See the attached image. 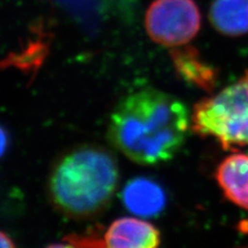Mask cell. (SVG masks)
<instances>
[{
  "label": "cell",
  "mask_w": 248,
  "mask_h": 248,
  "mask_svg": "<svg viewBox=\"0 0 248 248\" xmlns=\"http://www.w3.org/2000/svg\"><path fill=\"white\" fill-rule=\"evenodd\" d=\"M189 130L188 111L173 95L144 89L124 97L108 121V138L137 164L152 166L172 159Z\"/></svg>",
  "instance_id": "6da1fadb"
},
{
  "label": "cell",
  "mask_w": 248,
  "mask_h": 248,
  "mask_svg": "<svg viewBox=\"0 0 248 248\" xmlns=\"http://www.w3.org/2000/svg\"><path fill=\"white\" fill-rule=\"evenodd\" d=\"M119 180L113 154L95 146L67 152L53 168L50 196L58 210L75 218H89L108 207Z\"/></svg>",
  "instance_id": "7a4b0ae2"
},
{
  "label": "cell",
  "mask_w": 248,
  "mask_h": 248,
  "mask_svg": "<svg viewBox=\"0 0 248 248\" xmlns=\"http://www.w3.org/2000/svg\"><path fill=\"white\" fill-rule=\"evenodd\" d=\"M191 129L213 137L224 149L248 146V72L236 83L193 107Z\"/></svg>",
  "instance_id": "3957f363"
},
{
  "label": "cell",
  "mask_w": 248,
  "mask_h": 248,
  "mask_svg": "<svg viewBox=\"0 0 248 248\" xmlns=\"http://www.w3.org/2000/svg\"><path fill=\"white\" fill-rule=\"evenodd\" d=\"M145 26L153 42L179 46L199 32L201 14L193 0H155L146 13Z\"/></svg>",
  "instance_id": "277c9868"
},
{
  "label": "cell",
  "mask_w": 248,
  "mask_h": 248,
  "mask_svg": "<svg viewBox=\"0 0 248 248\" xmlns=\"http://www.w3.org/2000/svg\"><path fill=\"white\" fill-rule=\"evenodd\" d=\"M104 241L113 248H154L160 244V232L149 222L123 217L111 224Z\"/></svg>",
  "instance_id": "5b68a950"
},
{
  "label": "cell",
  "mask_w": 248,
  "mask_h": 248,
  "mask_svg": "<svg viewBox=\"0 0 248 248\" xmlns=\"http://www.w3.org/2000/svg\"><path fill=\"white\" fill-rule=\"evenodd\" d=\"M123 204L127 210L142 217L159 215L166 206V193L159 184L148 178L130 180L122 192Z\"/></svg>",
  "instance_id": "8992f818"
},
{
  "label": "cell",
  "mask_w": 248,
  "mask_h": 248,
  "mask_svg": "<svg viewBox=\"0 0 248 248\" xmlns=\"http://www.w3.org/2000/svg\"><path fill=\"white\" fill-rule=\"evenodd\" d=\"M216 180L228 200L248 211V154L224 158L217 168Z\"/></svg>",
  "instance_id": "52a82bcc"
},
{
  "label": "cell",
  "mask_w": 248,
  "mask_h": 248,
  "mask_svg": "<svg viewBox=\"0 0 248 248\" xmlns=\"http://www.w3.org/2000/svg\"><path fill=\"white\" fill-rule=\"evenodd\" d=\"M177 73L187 83L205 91L211 92L217 83L215 68L200 57L199 52L191 46L175 49L170 53Z\"/></svg>",
  "instance_id": "ba28073f"
},
{
  "label": "cell",
  "mask_w": 248,
  "mask_h": 248,
  "mask_svg": "<svg viewBox=\"0 0 248 248\" xmlns=\"http://www.w3.org/2000/svg\"><path fill=\"white\" fill-rule=\"evenodd\" d=\"M210 21L217 31L231 36L248 32V0H215Z\"/></svg>",
  "instance_id": "9c48e42d"
},
{
  "label": "cell",
  "mask_w": 248,
  "mask_h": 248,
  "mask_svg": "<svg viewBox=\"0 0 248 248\" xmlns=\"http://www.w3.org/2000/svg\"><path fill=\"white\" fill-rule=\"evenodd\" d=\"M71 14L81 24L90 29L96 28L106 17L116 0H51Z\"/></svg>",
  "instance_id": "30bf717a"
},
{
  "label": "cell",
  "mask_w": 248,
  "mask_h": 248,
  "mask_svg": "<svg viewBox=\"0 0 248 248\" xmlns=\"http://www.w3.org/2000/svg\"><path fill=\"white\" fill-rule=\"evenodd\" d=\"M7 142H9V140H7L6 131L0 126V157H1L6 151Z\"/></svg>",
  "instance_id": "8fae6325"
},
{
  "label": "cell",
  "mask_w": 248,
  "mask_h": 248,
  "mask_svg": "<svg viewBox=\"0 0 248 248\" xmlns=\"http://www.w3.org/2000/svg\"><path fill=\"white\" fill-rule=\"evenodd\" d=\"M0 247H5V248L15 247V243L13 242V240L1 231H0Z\"/></svg>",
  "instance_id": "7c38bea8"
}]
</instances>
